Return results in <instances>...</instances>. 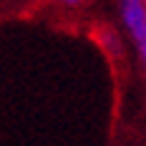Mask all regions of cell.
Instances as JSON below:
<instances>
[{"mask_svg":"<svg viewBox=\"0 0 146 146\" xmlns=\"http://www.w3.org/2000/svg\"><path fill=\"white\" fill-rule=\"evenodd\" d=\"M121 25L129 33L136 58L144 68L146 63V0H116Z\"/></svg>","mask_w":146,"mask_h":146,"instance_id":"6da1fadb","label":"cell"},{"mask_svg":"<svg viewBox=\"0 0 146 146\" xmlns=\"http://www.w3.org/2000/svg\"><path fill=\"white\" fill-rule=\"evenodd\" d=\"M91 38L101 45V50L113 60V63H123V60H126V45H123V38H121V33H118L116 28H111V25H106V23H103V25H93Z\"/></svg>","mask_w":146,"mask_h":146,"instance_id":"7a4b0ae2","label":"cell"},{"mask_svg":"<svg viewBox=\"0 0 146 146\" xmlns=\"http://www.w3.org/2000/svg\"><path fill=\"white\" fill-rule=\"evenodd\" d=\"M58 5H66V8H78V5H86L88 0H53Z\"/></svg>","mask_w":146,"mask_h":146,"instance_id":"3957f363","label":"cell"}]
</instances>
